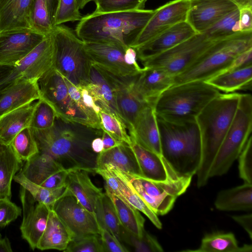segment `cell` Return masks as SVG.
<instances>
[{
    "instance_id": "1",
    "label": "cell",
    "mask_w": 252,
    "mask_h": 252,
    "mask_svg": "<svg viewBox=\"0 0 252 252\" xmlns=\"http://www.w3.org/2000/svg\"><path fill=\"white\" fill-rule=\"evenodd\" d=\"M241 94L221 93L212 99L195 118L201 139V158L195 174L198 188L205 186L211 165L237 110Z\"/></svg>"
},
{
    "instance_id": "2",
    "label": "cell",
    "mask_w": 252,
    "mask_h": 252,
    "mask_svg": "<svg viewBox=\"0 0 252 252\" xmlns=\"http://www.w3.org/2000/svg\"><path fill=\"white\" fill-rule=\"evenodd\" d=\"M154 12L145 9L92 12L81 17L74 31L84 42L111 43L126 49L132 46Z\"/></svg>"
},
{
    "instance_id": "3",
    "label": "cell",
    "mask_w": 252,
    "mask_h": 252,
    "mask_svg": "<svg viewBox=\"0 0 252 252\" xmlns=\"http://www.w3.org/2000/svg\"><path fill=\"white\" fill-rule=\"evenodd\" d=\"M32 129L39 152L51 156L66 169L95 173L97 154L91 148L93 139L72 130L63 129L56 121L51 128Z\"/></svg>"
},
{
    "instance_id": "4",
    "label": "cell",
    "mask_w": 252,
    "mask_h": 252,
    "mask_svg": "<svg viewBox=\"0 0 252 252\" xmlns=\"http://www.w3.org/2000/svg\"><path fill=\"white\" fill-rule=\"evenodd\" d=\"M157 120L162 156L177 173L193 177L199 165L201 151L196 121L175 123L158 117Z\"/></svg>"
},
{
    "instance_id": "5",
    "label": "cell",
    "mask_w": 252,
    "mask_h": 252,
    "mask_svg": "<svg viewBox=\"0 0 252 252\" xmlns=\"http://www.w3.org/2000/svg\"><path fill=\"white\" fill-rule=\"evenodd\" d=\"M220 93L203 81L174 85L157 101L154 107L156 116L175 123L195 121L204 107Z\"/></svg>"
},
{
    "instance_id": "6",
    "label": "cell",
    "mask_w": 252,
    "mask_h": 252,
    "mask_svg": "<svg viewBox=\"0 0 252 252\" xmlns=\"http://www.w3.org/2000/svg\"><path fill=\"white\" fill-rule=\"evenodd\" d=\"M251 48L252 31L239 32L217 41L191 65L174 76V85L192 81H206L225 71L236 56Z\"/></svg>"
},
{
    "instance_id": "7",
    "label": "cell",
    "mask_w": 252,
    "mask_h": 252,
    "mask_svg": "<svg viewBox=\"0 0 252 252\" xmlns=\"http://www.w3.org/2000/svg\"><path fill=\"white\" fill-rule=\"evenodd\" d=\"M50 34L54 47L53 68L77 87L85 86L92 64L84 42L63 24L53 27Z\"/></svg>"
},
{
    "instance_id": "8",
    "label": "cell",
    "mask_w": 252,
    "mask_h": 252,
    "mask_svg": "<svg viewBox=\"0 0 252 252\" xmlns=\"http://www.w3.org/2000/svg\"><path fill=\"white\" fill-rule=\"evenodd\" d=\"M252 96L241 94L235 114L209 171V178L226 173L252 135Z\"/></svg>"
},
{
    "instance_id": "9",
    "label": "cell",
    "mask_w": 252,
    "mask_h": 252,
    "mask_svg": "<svg viewBox=\"0 0 252 252\" xmlns=\"http://www.w3.org/2000/svg\"><path fill=\"white\" fill-rule=\"evenodd\" d=\"M126 174L136 192L158 216L166 215L171 211L177 198L189 187L192 178L183 176L177 179L157 181Z\"/></svg>"
},
{
    "instance_id": "10",
    "label": "cell",
    "mask_w": 252,
    "mask_h": 252,
    "mask_svg": "<svg viewBox=\"0 0 252 252\" xmlns=\"http://www.w3.org/2000/svg\"><path fill=\"white\" fill-rule=\"evenodd\" d=\"M41 97L54 109L57 118L66 123L90 127L86 116L71 98L64 77L53 67L37 81Z\"/></svg>"
},
{
    "instance_id": "11",
    "label": "cell",
    "mask_w": 252,
    "mask_h": 252,
    "mask_svg": "<svg viewBox=\"0 0 252 252\" xmlns=\"http://www.w3.org/2000/svg\"><path fill=\"white\" fill-rule=\"evenodd\" d=\"M215 42L203 33H196L142 63L144 67L160 68L175 76L191 65Z\"/></svg>"
},
{
    "instance_id": "12",
    "label": "cell",
    "mask_w": 252,
    "mask_h": 252,
    "mask_svg": "<svg viewBox=\"0 0 252 252\" xmlns=\"http://www.w3.org/2000/svg\"><path fill=\"white\" fill-rule=\"evenodd\" d=\"M61 220L74 237L99 234L100 227L95 215L85 208L69 192L53 206Z\"/></svg>"
},
{
    "instance_id": "13",
    "label": "cell",
    "mask_w": 252,
    "mask_h": 252,
    "mask_svg": "<svg viewBox=\"0 0 252 252\" xmlns=\"http://www.w3.org/2000/svg\"><path fill=\"white\" fill-rule=\"evenodd\" d=\"M95 66L109 83L121 117L130 133L139 113L145 106L148 105L141 100L133 91V84L136 75L119 76Z\"/></svg>"
},
{
    "instance_id": "14",
    "label": "cell",
    "mask_w": 252,
    "mask_h": 252,
    "mask_svg": "<svg viewBox=\"0 0 252 252\" xmlns=\"http://www.w3.org/2000/svg\"><path fill=\"white\" fill-rule=\"evenodd\" d=\"M46 35L33 29L0 32V65L15 66Z\"/></svg>"
},
{
    "instance_id": "15",
    "label": "cell",
    "mask_w": 252,
    "mask_h": 252,
    "mask_svg": "<svg viewBox=\"0 0 252 252\" xmlns=\"http://www.w3.org/2000/svg\"><path fill=\"white\" fill-rule=\"evenodd\" d=\"M54 47L50 33L31 52L12 67L8 80L37 81L53 67Z\"/></svg>"
},
{
    "instance_id": "16",
    "label": "cell",
    "mask_w": 252,
    "mask_h": 252,
    "mask_svg": "<svg viewBox=\"0 0 252 252\" xmlns=\"http://www.w3.org/2000/svg\"><path fill=\"white\" fill-rule=\"evenodd\" d=\"M20 197L23 214L20 227L21 236L34 250L36 249L37 243L45 229L51 208L36 201L22 186Z\"/></svg>"
},
{
    "instance_id": "17",
    "label": "cell",
    "mask_w": 252,
    "mask_h": 252,
    "mask_svg": "<svg viewBox=\"0 0 252 252\" xmlns=\"http://www.w3.org/2000/svg\"><path fill=\"white\" fill-rule=\"evenodd\" d=\"M84 46L92 64L115 75L134 76L143 70V67L138 69L126 63L124 54L126 49L121 46L107 43L84 42Z\"/></svg>"
},
{
    "instance_id": "18",
    "label": "cell",
    "mask_w": 252,
    "mask_h": 252,
    "mask_svg": "<svg viewBox=\"0 0 252 252\" xmlns=\"http://www.w3.org/2000/svg\"><path fill=\"white\" fill-rule=\"evenodd\" d=\"M190 0H174L155 12L131 47L136 48L174 25L186 21Z\"/></svg>"
},
{
    "instance_id": "19",
    "label": "cell",
    "mask_w": 252,
    "mask_h": 252,
    "mask_svg": "<svg viewBox=\"0 0 252 252\" xmlns=\"http://www.w3.org/2000/svg\"><path fill=\"white\" fill-rule=\"evenodd\" d=\"M238 8L230 0H190L186 21L197 33H202Z\"/></svg>"
},
{
    "instance_id": "20",
    "label": "cell",
    "mask_w": 252,
    "mask_h": 252,
    "mask_svg": "<svg viewBox=\"0 0 252 252\" xmlns=\"http://www.w3.org/2000/svg\"><path fill=\"white\" fill-rule=\"evenodd\" d=\"M197 33L186 21L174 25L135 48L142 63L187 40Z\"/></svg>"
},
{
    "instance_id": "21",
    "label": "cell",
    "mask_w": 252,
    "mask_h": 252,
    "mask_svg": "<svg viewBox=\"0 0 252 252\" xmlns=\"http://www.w3.org/2000/svg\"><path fill=\"white\" fill-rule=\"evenodd\" d=\"M174 77L163 69L143 67L134 79L133 89L141 100L154 108L161 94L174 85Z\"/></svg>"
},
{
    "instance_id": "22",
    "label": "cell",
    "mask_w": 252,
    "mask_h": 252,
    "mask_svg": "<svg viewBox=\"0 0 252 252\" xmlns=\"http://www.w3.org/2000/svg\"><path fill=\"white\" fill-rule=\"evenodd\" d=\"M129 135L131 141L162 156L159 129L154 107L147 105L141 110Z\"/></svg>"
},
{
    "instance_id": "23",
    "label": "cell",
    "mask_w": 252,
    "mask_h": 252,
    "mask_svg": "<svg viewBox=\"0 0 252 252\" xmlns=\"http://www.w3.org/2000/svg\"><path fill=\"white\" fill-rule=\"evenodd\" d=\"M35 0H0V32L33 29Z\"/></svg>"
},
{
    "instance_id": "24",
    "label": "cell",
    "mask_w": 252,
    "mask_h": 252,
    "mask_svg": "<svg viewBox=\"0 0 252 252\" xmlns=\"http://www.w3.org/2000/svg\"><path fill=\"white\" fill-rule=\"evenodd\" d=\"M129 146L137 160L142 177L163 181L183 176L175 172L163 156L148 151L133 141Z\"/></svg>"
},
{
    "instance_id": "25",
    "label": "cell",
    "mask_w": 252,
    "mask_h": 252,
    "mask_svg": "<svg viewBox=\"0 0 252 252\" xmlns=\"http://www.w3.org/2000/svg\"><path fill=\"white\" fill-rule=\"evenodd\" d=\"M89 173L84 170H71L67 176L66 186L78 201L95 215L98 200L103 192L93 184Z\"/></svg>"
},
{
    "instance_id": "26",
    "label": "cell",
    "mask_w": 252,
    "mask_h": 252,
    "mask_svg": "<svg viewBox=\"0 0 252 252\" xmlns=\"http://www.w3.org/2000/svg\"><path fill=\"white\" fill-rule=\"evenodd\" d=\"M41 97L37 81L19 79L7 89L0 99V117Z\"/></svg>"
},
{
    "instance_id": "27",
    "label": "cell",
    "mask_w": 252,
    "mask_h": 252,
    "mask_svg": "<svg viewBox=\"0 0 252 252\" xmlns=\"http://www.w3.org/2000/svg\"><path fill=\"white\" fill-rule=\"evenodd\" d=\"M96 164V169H117L130 175L142 176L136 157L126 143L98 154Z\"/></svg>"
},
{
    "instance_id": "28",
    "label": "cell",
    "mask_w": 252,
    "mask_h": 252,
    "mask_svg": "<svg viewBox=\"0 0 252 252\" xmlns=\"http://www.w3.org/2000/svg\"><path fill=\"white\" fill-rule=\"evenodd\" d=\"M73 238L67 227L54 210L51 209L45 229L36 249L41 251L57 250L64 251Z\"/></svg>"
},
{
    "instance_id": "29",
    "label": "cell",
    "mask_w": 252,
    "mask_h": 252,
    "mask_svg": "<svg viewBox=\"0 0 252 252\" xmlns=\"http://www.w3.org/2000/svg\"><path fill=\"white\" fill-rule=\"evenodd\" d=\"M85 86L97 104L114 114L123 121L111 88L102 73L95 65L92 64L89 81Z\"/></svg>"
},
{
    "instance_id": "30",
    "label": "cell",
    "mask_w": 252,
    "mask_h": 252,
    "mask_svg": "<svg viewBox=\"0 0 252 252\" xmlns=\"http://www.w3.org/2000/svg\"><path fill=\"white\" fill-rule=\"evenodd\" d=\"M64 169L51 156L39 152L26 160L20 171L31 182L40 185L52 175Z\"/></svg>"
},
{
    "instance_id": "31",
    "label": "cell",
    "mask_w": 252,
    "mask_h": 252,
    "mask_svg": "<svg viewBox=\"0 0 252 252\" xmlns=\"http://www.w3.org/2000/svg\"><path fill=\"white\" fill-rule=\"evenodd\" d=\"M218 210L249 211L252 208V184L243 185L220 191L215 201Z\"/></svg>"
},
{
    "instance_id": "32",
    "label": "cell",
    "mask_w": 252,
    "mask_h": 252,
    "mask_svg": "<svg viewBox=\"0 0 252 252\" xmlns=\"http://www.w3.org/2000/svg\"><path fill=\"white\" fill-rule=\"evenodd\" d=\"M34 103H30L0 117V140L9 145L23 129L30 126Z\"/></svg>"
},
{
    "instance_id": "33",
    "label": "cell",
    "mask_w": 252,
    "mask_h": 252,
    "mask_svg": "<svg viewBox=\"0 0 252 252\" xmlns=\"http://www.w3.org/2000/svg\"><path fill=\"white\" fill-rule=\"evenodd\" d=\"M252 65L227 71L205 81L220 92L234 93L251 86Z\"/></svg>"
},
{
    "instance_id": "34",
    "label": "cell",
    "mask_w": 252,
    "mask_h": 252,
    "mask_svg": "<svg viewBox=\"0 0 252 252\" xmlns=\"http://www.w3.org/2000/svg\"><path fill=\"white\" fill-rule=\"evenodd\" d=\"M105 191L113 203L122 227L137 237H142L145 230V219L139 211L111 191Z\"/></svg>"
},
{
    "instance_id": "35",
    "label": "cell",
    "mask_w": 252,
    "mask_h": 252,
    "mask_svg": "<svg viewBox=\"0 0 252 252\" xmlns=\"http://www.w3.org/2000/svg\"><path fill=\"white\" fill-rule=\"evenodd\" d=\"M251 245L240 247L234 234L231 232H214L206 234L202 239L199 248L187 252H251Z\"/></svg>"
},
{
    "instance_id": "36",
    "label": "cell",
    "mask_w": 252,
    "mask_h": 252,
    "mask_svg": "<svg viewBox=\"0 0 252 252\" xmlns=\"http://www.w3.org/2000/svg\"><path fill=\"white\" fill-rule=\"evenodd\" d=\"M109 170L114 173L119 182L120 193L117 196L144 214L157 228L161 229L162 223L158 215L136 192L128 180L126 173L117 169Z\"/></svg>"
},
{
    "instance_id": "37",
    "label": "cell",
    "mask_w": 252,
    "mask_h": 252,
    "mask_svg": "<svg viewBox=\"0 0 252 252\" xmlns=\"http://www.w3.org/2000/svg\"><path fill=\"white\" fill-rule=\"evenodd\" d=\"M22 165L10 145L0 154V199H11L12 180Z\"/></svg>"
},
{
    "instance_id": "38",
    "label": "cell",
    "mask_w": 252,
    "mask_h": 252,
    "mask_svg": "<svg viewBox=\"0 0 252 252\" xmlns=\"http://www.w3.org/2000/svg\"><path fill=\"white\" fill-rule=\"evenodd\" d=\"M95 216L100 228L106 229L121 242L123 227L113 203L106 192L98 200Z\"/></svg>"
},
{
    "instance_id": "39",
    "label": "cell",
    "mask_w": 252,
    "mask_h": 252,
    "mask_svg": "<svg viewBox=\"0 0 252 252\" xmlns=\"http://www.w3.org/2000/svg\"><path fill=\"white\" fill-rule=\"evenodd\" d=\"M13 180L27 189L36 201L48 206L51 209L60 198L69 192L66 186L52 189L34 184L20 171L15 175Z\"/></svg>"
},
{
    "instance_id": "40",
    "label": "cell",
    "mask_w": 252,
    "mask_h": 252,
    "mask_svg": "<svg viewBox=\"0 0 252 252\" xmlns=\"http://www.w3.org/2000/svg\"><path fill=\"white\" fill-rule=\"evenodd\" d=\"M239 13L238 8L224 16L203 33L209 39L217 41L240 32L238 25Z\"/></svg>"
},
{
    "instance_id": "41",
    "label": "cell",
    "mask_w": 252,
    "mask_h": 252,
    "mask_svg": "<svg viewBox=\"0 0 252 252\" xmlns=\"http://www.w3.org/2000/svg\"><path fill=\"white\" fill-rule=\"evenodd\" d=\"M100 129L113 137L118 141L130 145L131 140L128 134L126 125L114 114L100 107L99 112Z\"/></svg>"
},
{
    "instance_id": "42",
    "label": "cell",
    "mask_w": 252,
    "mask_h": 252,
    "mask_svg": "<svg viewBox=\"0 0 252 252\" xmlns=\"http://www.w3.org/2000/svg\"><path fill=\"white\" fill-rule=\"evenodd\" d=\"M17 157L27 160L39 151L32 128L28 126L20 131L9 144Z\"/></svg>"
},
{
    "instance_id": "43",
    "label": "cell",
    "mask_w": 252,
    "mask_h": 252,
    "mask_svg": "<svg viewBox=\"0 0 252 252\" xmlns=\"http://www.w3.org/2000/svg\"><path fill=\"white\" fill-rule=\"evenodd\" d=\"M57 115L53 107L45 100L40 98L34 103L30 126L35 129H46L52 127Z\"/></svg>"
},
{
    "instance_id": "44",
    "label": "cell",
    "mask_w": 252,
    "mask_h": 252,
    "mask_svg": "<svg viewBox=\"0 0 252 252\" xmlns=\"http://www.w3.org/2000/svg\"><path fill=\"white\" fill-rule=\"evenodd\" d=\"M122 242L130 245L137 252H162L163 250L157 239L146 230L142 237L135 236L124 228L122 230Z\"/></svg>"
},
{
    "instance_id": "45",
    "label": "cell",
    "mask_w": 252,
    "mask_h": 252,
    "mask_svg": "<svg viewBox=\"0 0 252 252\" xmlns=\"http://www.w3.org/2000/svg\"><path fill=\"white\" fill-rule=\"evenodd\" d=\"M147 0H95L94 13L144 9Z\"/></svg>"
},
{
    "instance_id": "46",
    "label": "cell",
    "mask_w": 252,
    "mask_h": 252,
    "mask_svg": "<svg viewBox=\"0 0 252 252\" xmlns=\"http://www.w3.org/2000/svg\"><path fill=\"white\" fill-rule=\"evenodd\" d=\"M65 252H104L99 234L74 237L63 251Z\"/></svg>"
},
{
    "instance_id": "47",
    "label": "cell",
    "mask_w": 252,
    "mask_h": 252,
    "mask_svg": "<svg viewBox=\"0 0 252 252\" xmlns=\"http://www.w3.org/2000/svg\"><path fill=\"white\" fill-rule=\"evenodd\" d=\"M76 0H59L53 26L79 21L81 18Z\"/></svg>"
},
{
    "instance_id": "48",
    "label": "cell",
    "mask_w": 252,
    "mask_h": 252,
    "mask_svg": "<svg viewBox=\"0 0 252 252\" xmlns=\"http://www.w3.org/2000/svg\"><path fill=\"white\" fill-rule=\"evenodd\" d=\"M32 25L33 29L45 35L51 32L53 26L50 19L45 0H35Z\"/></svg>"
},
{
    "instance_id": "49",
    "label": "cell",
    "mask_w": 252,
    "mask_h": 252,
    "mask_svg": "<svg viewBox=\"0 0 252 252\" xmlns=\"http://www.w3.org/2000/svg\"><path fill=\"white\" fill-rule=\"evenodd\" d=\"M239 174L246 183L252 184V136L248 139L239 157Z\"/></svg>"
},
{
    "instance_id": "50",
    "label": "cell",
    "mask_w": 252,
    "mask_h": 252,
    "mask_svg": "<svg viewBox=\"0 0 252 252\" xmlns=\"http://www.w3.org/2000/svg\"><path fill=\"white\" fill-rule=\"evenodd\" d=\"M22 208L10 201L0 199V227H3L21 216Z\"/></svg>"
},
{
    "instance_id": "51",
    "label": "cell",
    "mask_w": 252,
    "mask_h": 252,
    "mask_svg": "<svg viewBox=\"0 0 252 252\" xmlns=\"http://www.w3.org/2000/svg\"><path fill=\"white\" fill-rule=\"evenodd\" d=\"M104 252H127V250L120 241L104 228H100L99 233Z\"/></svg>"
},
{
    "instance_id": "52",
    "label": "cell",
    "mask_w": 252,
    "mask_h": 252,
    "mask_svg": "<svg viewBox=\"0 0 252 252\" xmlns=\"http://www.w3.org/2000/svg\"><path fill=\"white\" fill-rule=\"evenodd\" d=\"M71 170L63 169L48 178L40 186L48 189H58L66 186L67 176Z\"/></svg>"
},
{
    "instance_id": "53",
    "label": "cell",
    "mask_w": 252,
    "mask_h": 252,
    "mask_svg": "<svg viewBox=\"0 0 252 252\" xmlns=\"http://www.w3.org/2000/svg\"><path fill=\"white\" fill-rule=\"evenodd\" d=\"M238 8V25L240 32L252 31V6Z\"/></svg>"
},
{
    "instance_id": "54",
    "label": "cell",
    "mask_w": 252,
    "mask_h": 252,
    "mask_svg": "<svg viewBox=\"0 0 252 252\" xmlns=\"http://www.w3.org/2000/svg\"><path fill=\"white\" fill-rule=\"evenodd\" d=\"M251 65H252V48L249 49L236 56L230 66L224 72Z\"/></svg>"
},
{
    "instance_id": "55",
    "label": "cell",
    "mask_w": 252,
    "mask_h": 252,
    "mask_svg": "<svg viewBox=\"0 0 252 252\" xmlns=\"http://www.w3.org/2000/svg\"><path fill=\"white\" fill-rule=\"evenodd\" d=\"M12 67L0 65V99L7 89L13 82L8 80Z\"/></svg>"
},
{
    "instance_id": "56",
    "label": "cell",
    "mask_w": 252,
    "mask_h": 252,
    "mask_svg": "<svg viewBox=\"0 0 252 252\" xmlns=\"http://www.w3.org/2000/svg\"><path fill=\"white\" fill-rule=\"evenodd\" d=\"M232 218L240 224L247 232L251 239H252V214L240 216H233Z\"/></svg>"
},
{
    "instance_id": "57",
    "label": "cell",
    "mask_w": 252,
    "mask_h": 252,
    "mask_svg": "<svg viewBox=\"0 0 252 252\" xmlns=\"http://www.w3.org/2000/svg\"><path fill=\"white\" fill-rule=\"evenodd\" d=\"M137 53L132 47H128L125 52L124 59L126 63L129 65L134 66L138 69H141L137 62Z\"/></svg>"
},
{
    "instance_id": "58",
    "label": "cell",
    "mask_w": 252,
    "mask_h": 252,
    "mask_svg": "<svg viewBox=\"0 0 252 252\" xmlns=\"http://www.w3.org/2000/svg\"><path fill=\"white\" fill-rule=\"evenodd\" d=\"M101 139L103 143V151L110 149L123 144L122 143L116 140L104 131H103Z\"/></svg>"
},
{
    "instance_id": "59",
    "label": "cell",
    "mask_w": 252,
    "mask_h": 252,
    "mask_svg": "<svg viewBox=\"0 0 252 252\" xmlns=\"http://www.w3.org/2000/svg\"><path fill=\"white\" fill-rule=\"evenodd\" d=\"M50 20L53 26L59 0H45ZM54 27V26H53Z\"/></svg>"
},
{
    "instance_id": "60",
    "label": "cell",
    "mask_w": 252,
    "mask_h": 252,
    "mask_svg": "<svg viewBox=\"0 0 252 252\" xmlns=\"http://www.w3.org/2000/svg\"><path fill=\"white\" fill-rule=\"evenodd\" d=\"M92 150L96 154H99L103 151V143L101 138H94L91 144Z\"/></svg>"
},
{
    "instance_id": "61",
    "label": "cell",
    "mask_w": 252,
    "mask_h": 252,
    "mask_svg": "<svg viewBox=\"0 0 252 252\" xmlns=\"http://www.w3.org/2000/svg\"><path fill=\"white\" fill-rule=\"evenodd\" d=\"M13 250L9 239L2 238L0 234V252H12Z\"/></svg>"
},
{
    "instance_id": "62",
    "label": "cell",
    "mask_w": 252,
    "mask_h": 252,
    "mask_svg": "<svg viewBox=\"0 0 252 252\" xmlns=\"http://www.w3.org/2000/svg\"><path fill=\"white\" fill-rule=\"evenodd\" d=\"M235 3L238 8L252 6V0H230Z\"/></svg>"
},
{
    "instance_id": "63",
    "label": "cell",
    "mask_w": 252,
    "mask_h": 252,
    "mask_svg": "<svg viewBox=\"0 0 252 252\" xmlns=\"http://www.w3.org/2000/svg\"><path fill=\"white\" fill-rule=\"evenodd\" d=\"M78 6L80 9H83L86 5L91 2L94 1L95 0H76Z\"/></svg>"
},
{
    "instance_id": "64",
    "label": "cell",
    "mask_w": 252,
    "mask_h": 252,
    "mask_svg": "<svg viewBox=\"0 0 252 252\" xmlns=\"http://www.w3.org/2000/svg\"><path fill=\"white\" fill-rule=\"evenodd\" d=\"M9 145L6 144L0 140V154L5 150Z\"/></svg>"
}]
</instances>
